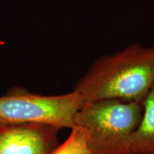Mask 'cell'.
I'll list each match as a JSON object with an SVG mask.
<instances>
[{
  "instance_id": "1",
  "label": "cell",
  "mask_w": 154,
  "mask_h": 154,
  "mask_svg": "<svg viewBox=\"0 0 154 154\" xmlns=\"http://www.w3.org/2000/svg\"><path fill=\"white\" fill-rule=\"evenodd\" d=\"M154 85V45L134 43L101 55L74 88L86 102L122 99L143 102Z\"/></svg>"
},
{
  "instance_id": "6",
  "label": "cell",
  "mask_w": 154,
  "mask_h": 154,
  "mask_svg": "<svg viewBox=\"0 0 154 154\" xmlns=\"http://www.w3.org/2000/svg\"><path fill=\"white\" fill-rule=\"evenodd\" d=\"M72 132L62 144H59L51 154H92L88 148V134L86 128L74 126Z\"/></svg>"
},
{
  "instance_id": "4",
  "label": "cell",
  "mask_w": 154,
  "mask_h": 154,
  "mask_svg": "<svg viewBox=\"0 0 154 154\" xmlns=\"http://www.w3.org/2000/svg\"><path fill=\"white\" fill-rule=\"evenodd\" d=\"M60 128L52 125L0 123V154H51Z\"/></svg>"
},
{
  "instance_id": "3",
  "label": "cell",
  "mask_w": 154,
  "mask_h": 154,
  "mask_svg": "<svg viewBox=\"0 0 154 154\" xmlns=\"http://www.w3.org/2000/svg\"><path fill=\"white\" fill-rule=\"evenodd\" d=\"M82 94L74 90L61 95H41L14 86L0 96V123H36L72 128L74 119L85 104Z\"/></svg>"
},
{
  "instance_id": "2",
  "label": "cell",
  "mask_w": 154,
  "mask_h": 154,
  "mask_svg": "<svg viewBox=\"0 0 154 154\" xmlns=\"http://www.w3.org/2000/svg\"><path fill=\"white\" fill-rule=\"evenodd\" d=\"M143 114V102L103 99L86 102L74 126L86 128L92 154H134L131 138Z\"/></svg>"
},
{
  "instance_id": "5",
  "label": "cell",
  "mask_w": 154,
  "mask_h": 154,
  "mask_svg": "<svg viewBox=\"0 0 154 154\" xmlns=\"http://www.w3.org/2000/svg\"><path fill=\"white\" fill-rule=\"evenodd\" d=\"M143 105V117L132 136V149L134 154H154V85Z\"/></svg>"
}]
</instances>
